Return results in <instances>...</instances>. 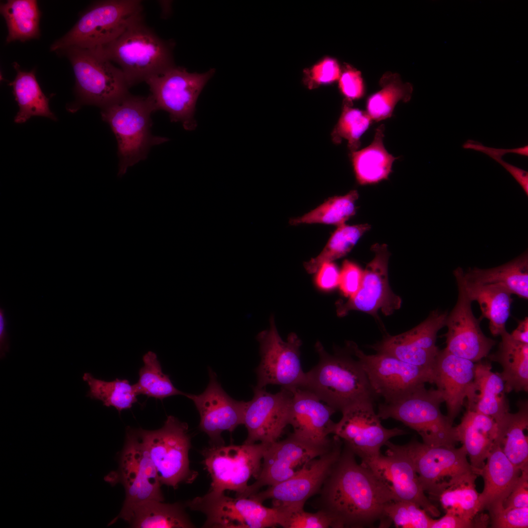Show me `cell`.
<instances>
[{
  "label": "cell",
  "mask_w": 528,
  "mask_h": 528,
  "mask_svg": "<svg viewBox=\"0 0 528 528\" xmlns=\"http://www.w3.org/2000/svg\"><path fill=\"white\" fill-rule=\"evenodd\" d=\"M491 526L495 528H527L528 507L504 508L489 511Z\"/></svg>",
  "instance_id": "7dc6e473"
},
{
  "label": "cell",
  "mask_w": 528,
  "mask_h": 528,
  "mask_svg": "<svg viewBox=\"0 0 528 528\" xmlns=\"http://www.w3.org/2000/svg\"><path fill=\"white\" fill-rule=\"evenodd\" d=\"M509 172L521 186L526 195H528V172L519 167L505 162L502 158L495 160Z\"/></svg>",
  "instance_id": "9f6ffc18"
},
{
  "label": "cell",
  "mask_w": 528,
  "mask_h": 528,
  "mask_svg": "<svg viewBox=\"0 0 528 528\" xmlns=\"http://www.w3.org/2000/svg\"><path fill=\"white\" fill-rule=\"evenodd\" d=\"M455 430L458 441L464 447L472 469L480 475L497 438V423L488 416L466 410Z\"/></svg>",
  "instance_id": "f1b7e54d"
},
{
  "label": "cell",
  "mask_w": 528,
  "mask_h": 528,
  "mask_svg": "<svg viewBox=\"0 0 528 528\" xmlns=\"http://www.w3.org/2000/svg\"><path fill=\"white\" fill-rule=\"evenodd\" d=\"M215 71L211 68L203 73H191L175 66L145 83L157 110L168 112L172 122H180L185 130L193 131L197 126L194 114L198 98Z\"/></svg>",
  "instance_id": "4fadbf2b"
},
{
  "label": "cell",
  "mask_w": 528,
  "mask_h": 528,
  "mask_svg": "<svg viewBox=\"0 0 528 528\" xmlns=\"http://www.w3.org/2000/svg\"><path fill=\"white\" fill-rule=\"evenodd\" d=\"M156 110L150 94L140 96L130 93L102 108V118L110 125L116 139L119 176L146 159L152 146L169 140L152 134L151 115Z\"/></svg>",
  "instance_id": "277c9868"
},
{
  "label": "cell",
  "mask_w": 528,
  "mask_h": 528,
  "mask_svg": "<svg viewBox=\"0 0 528 528\" xmlns=\"http://www.w3.org/2000/svg\"><path fill=\"white\" fill-rule=\"evenodd\" d=\"M318 494L314 506L330 517L333 528L372 526L382 519L386 505L397 500L345 445Z\"/></svg>",
  "instance_id": "6da1fadb"
},
{
  "label": "cell",
  "mask_w": 528,
  "mask_h": 528,
  "mask_svg": "<svg viewBox=\"0 0 528 528\" xmlns=\"http://www.w3.org/2000/svg\"><path fill=\"white\" fill-rule=\"evenodd\" d=\"M349 353L357 357L376 397L385 403L397 400L416 389L433 383V370L405 362L382 352L367 354L352 341H347Z\"/></svg>",
  "instance_id": "7c38bea8"
},
{
  "label": "cell",
  "mask_w": 528,
  "mask_h": 528,
  "mask_svg": "<svg viewBox=\"0 0 528 528\" xmlns=\"http://www.w3.org/2000/svg\"><path fill=\"white\" fill-rule=\"evenodd\" d=\"M441 393L422 386L395 401L381 403L377 415L380 419L393 418L415 430L423 443L432 446H455L458 441L455 427L440 406Z\"/></svg>",
  "instance_id": "8992f818"
},
{
  "label": "cell",
  "mask_w": 528,
  "mask_h": 528,
  "mask_svg": "<svg viewBox=\"0 0 528 528\" xmlns=\"http://www.w3.org/2000/svg\"><path fill=\"white\" fill-rule=\"evenodd\" d=\"M358 198L356 190L342 196L331 197L314 210L289 220L291 225L303 223H323L337 226L345 222L355 213V201Z\"/></svg>",
  "instance_id": "60d3db41"
},
{
  "label": "cell",
  "mask_w": 528,
  "mask_h": 528,
  "mask_svg": "<svg viewBox=\"0 0 528 528\" xmlns=\"http://www.w3.org/2000/svg\"><path fill=\"white\" fill-rule=\"evenodd\" d=\"M290 391L288 425L292 427V434L314 444H330L332 438L329 436L333 434L335 425L331 417L336 411L307 389Z\"/></svg>",
  "instance_id": "d4e9b609"
},
{
  "label": "cell",
  "mask_w": 528,
  "mask_h": 528,
  "mask_svg": "<svg viewBox=\"0 0 528 528\" xmlns=\"http://www.w3.org/2000/svg\"><path fill=\"white\" fill-rule=\"evenodd\" d=\"M347 100L331 137L336 144L341 143L343 139L347 140L348 148L353 152L360 147V138L369 128L372 120L366 111L352 108L350 101Z\"/></svg>",
  "instance_id": "ee69618b"
},
{
  "label": "cell",
  "mask_w": 528,
  "mask_h": 528,
  "mask_svg": "<svg viewBox=\"0 0 528 528\" xmlns=\"http://www.w3.org/2000/svg\"><path fill=\"white\" fill-rule=\"evenodd\" d=\"M473 520L463 518L454 513L446 514L438 519H434L430 528H474Z\"/></svg>",
  "instance_id": "11a10c76"
},
{
  "label": "cell",
  "mask_w": 528,
  "mask_h": 528,
  "mask_svg": "<svg viewBox=\"0 0 528 528\" xmlns=\"http://www.w3.org/2000/svg\"><path fill=\"white\" fill-rule=\"evenodd\" d=\"M341 73L338 62L334 59L326 58L312 67L310 78L313 85L328 84L339 80Z\"/></svg>",
  "instance_id": "f907efd6"
},
{
  "label": "cell",
  "mask_w": 528,
  "mask_h": 528,
  "mask_svg": "<svg viewBox=\"0 0 528 528\" xmlns=\"http://www.w3.org/2000/svg\"><path fill=\"white\" fill-rule=\"evenodd\" d=\"M65 50L73 67L81 104L102 109L129 93L121 69L96 51L75 47Z\"/></svg>",
  "instance_id": "30bf717a"
},
{
  "label": "cell",
  "mask_w": 528,
  "mask_h": 528,
  "mask_svg": "<svg viewBox=\"0 0 528 528\" xmlns=\"http://www.w3.org/2000/svg\"><path fill=\"white\" fill-rule=\"evenodd\" d=\"M381 88L367 101V113L372 121L379 122L392 116L397 103L408 102L412 96L411 84L403 83L396 73H386L380 79Z\"/></svg>",
  "instance_id": "74e56055"
},
{
  "label": "cell",
  "mask_w": 528,
  "mask_h": 528,
  "mask_svg": "<svg viewBox=\"0 0 528 528\" xmlns=\"http://www.w3.org/2000/svg\"><path fill=\"white\" fill-rule=\"evenodd\" d=\"M416 504L394 500L388 503L379 521V527L387 528L393 524L403 528H430L433 519Z\"/></svg>",
  "instance_id": "f6af8a7d"
},
{
  "label": "cell",
  "mask_w": 528,
  "mask_h": 528,
  "mask_svg": "<svg viewBox=\"0 0 528 528\" xmlns=\"http://www.w3.org/2000/svg\"><path fill=\"white\" fill-rule=\"evenodd\" d=\"M175 43L161 38L138 21L110 43L93 49L119 66L130 88L175 66Z\"/></svg>",
  "instance_id": "7a4b0ae2"
},
{
  "label": "cell",
  "mask_w": 528,
  "mask_h": 528,
  "mask_svg": "<svg viewBox=\"0 0 528 528\" xmlns=\"http://www.w3.org/2000/svg\"><path fill=\"white\" fill-rule=\"evenodd\" d=\"M253 393L244 409L243 424L247 437L244 443L270 444L278 440L288 425L291 392L281 388L272 394L256 386Z\"/></svg>",
  "instance_id": "7402d4cb"
},
{
  "label": "cell",
  "mask_w": 528,
  "mask_h": 528,
  "mask_svg": "<svg viewBox=\"0 0 528 528\" xmlns=\"http://www.w3.org/2000/svg\"><path fill=\"white\" fill-rule=\"evenodd\" d=\"M363 271L357 264L345 260L340 271L339 285L342 294L349 298L359 290L363 280Z\"/></svg>",
  "instance_id": "c3c4849f"
},
{
  "label": "cell",
  "mask_w": 528,
  "mask_h": 528,
  "mask_svg": "<svg viewBox=\"0 0 528 528\" xmlns=\"http://www.w3.org/2000/svg\"><path fill=\"white\" fill-rule=\"evenodd\" d=\"M144 19L139 0H108L95 2L71 29L51 46L52 51L70 47L93 49L112 41L134 22Z\"/></svg>",
  "instance_id": "5b68a950"
},
{
  "label": "cell",
  "mask_w": 528,
  "mask_h": 528,
  "mask_svg": "<svg viewBox=\"0 0 528 528\" xmlns=\"http://www.w3.org/2000/svg\"><path fill=\"white\" fill-rule=\"evenodd\" d=\"M209 382L199 395L185 394L194 402L200 418L199 428L209 437L210 445L224 444L221 433L233 432L243 424L246 402L231 397L223 390L215 373L208 369Z\"/></svg>",
  "instance_id": "44dd1931"
},
{
  "label": "cell",
  "mask_w": 528,
  "mask_h": 528,
  "mask_svg": "<svg viewBox=\"0 0 528 528\" xmlns=\"http://www.w3.org/2000/svg\"><path fill=\"white\" fill-rule=\"evenodd\" d=\"M516 413H507L498 424V441L508 460L521 471L528 470V440L524 431L528 426V400L518 402Z\"/></svg>",
  "instance_id": "836d02e7"
},
{
  "label": "cell",
  "mask_w": 528,
  "mask_h": 528,
  "mask_svg": "<svg viewBox=\"0 0 528 528\" xmlns=\"http://www.w3.org/2000/svg\"><path fill=\"white\" fill-rule=\"evenodd\" d=\"M374 259L363 271L361 287L357 293L345 303L337 305L338 316H343L352 310H359L375 317L381 310L386 315L392 314L401 305V298L389 285L388 265L390 253L385 244L372 246Z\"/></svg>",
  "instance_id": "d6986e66"
},
{
  "label": "cell",
  "mask_w": 528,
  "mask_h": 528,
  "mask_svg": "<svg viewBox=\"0 0 528 528\" xmlns=\"http://www.w3.org/2000/svg\"><path fill=\"white\" fill-rule=\"evenodd\" d=\"M462 271L459 267L453 271L456 281L462 284L469 299L479 304L482 318H485L489 321L491 333L494 336L500 335L506 330V324L513 302L512 294L499 286L468 281L464 278Z\"/></svg>",
  "instance_id": "f546056e"
},
{
  "label": "cell",
  "mask_w": 528,
  "mask_h": 528,
  "mask_svg": "<svg viewBox=\"0 0 528 528\" xmlns=\"http://www.w3.org/2000/svg\"><path fill=\"white\" fill-rule=\"evenodd\" d=\"M384 125L375 130L374 139L367 147L352 152L351 159L358 182L373 184L388 178L396 159L386 150L383 142Z\"/></svg>",
  "instance_id": "e575fe53"
},
{
  "label": "cell",
  "mask_w": 528,
  "mask_h": 528,
  "mask_svg": "<svg viewBox=\"0 0 528 528\" xmlns=\"http://www.w3.org/2000/svg\"><path fill=\"white\" fill-rule=\"evenodd\" d=\"M284 508V528H333L331 519L322 510H318L315 513H310L305 511L304 508Z\"/></svg>",
  "instance_id": "bcb514c9"
},
{
  "label": "cell",
  "mask_w": 528,
  "mask_h": 528,
  "mask_svg": "<svg viewBox=\"0 0 528 528\" xmlns=\"http://www.w3.org/2000/svg\"><path fill=\"white\" fill-rule=\"evenodd\" d=\"M464 278L469 282L503 287L512 294L528 298V255L527 251L503 265L488 269L477 267L462 269Z\"/></svg>",
  "instance_id": "d6a6232c"
},
{
  "label": "cell",
  "mask_w": 528,
  "mask_h": 528,
  "mask_svg": "<svg viewBox=\"0 0 528 528\" xmlns=\"http://www.w3.org/2000/svg\"><path fill=\"white\" fill-rule=\"evenodd\" d=\"M268 444L210 445L204 449L203 463L212 481L209 490L219 493L230 490L236 492V497H241L249 479L258 477Z\"/></svg>",
  "instance_id": "8fae6325"
},
{
  "label": "cell",
  "mask_w": 528,
  "mask_h": 528,
  "mask_svg": "<svg viewBox=\"0 0 528 528\" xmlns=\"http://www.w3.org/2000/svg\"><path fill=\"white\" fill-rule=\"evenodd\" d=\"M7 322L3 308L0 309V357H3L9 351L8 335L7 331Z\"/></svg>",
  "instance_id": "6f0895ef"
},
{
  "label": "cell",
  "mask_w": 528,
  "mask_h": 528,
  "mask_svg": "<svg viewBox=\"0 0 528 528\" xmlns=\"http://www.w3.org/2000/svg\"><path fill=\"white\" fill-rule=\"evenodd\" d=\"M119 519L128 522L136 528H190L195 527L183 506L178 503H164L150 500L127 508H122L119 514L108 525Z\"/></svg>",
  "instance_id": "4dcf8cb0"
},
{
  "label": "cell",
  "mask_w": 528,
  "mask_h": 528,
  "mask_svg": "<svg viewBox=\"0 0 528 528\" xmlns=\"http://www.w3.org/2000/svg\"><path fill=\"white\" fill-rule=\"evenodd\" d=\"M464 149H470L484 153L495 160L496 159L502 158V156L507 153L517 154L526 156H528V146L513 149H497L492 147H486L481 143L477 141L468 139L463 145Z\"/></svg>",
  "instance_id": "db71d44e"
},
{
  "label": "cell",
  "mask_w": 528,
  "mask_h": 528,
  "mask_svg": "<svg viewBox=\"0 0 528 528\" xmlns=\"http://www.w3.org/2000/svg\"><path fill=\"white\" fill-rule=\"evenodd\" d=\"M504 508L528 507V470L522 471L512 491L505 500Z\"/></svg>",
  "instance_id": "816d5d0a"
},
{
  "label": "cell",
  "mask_w": 528,
  "mask_h": 528,
  "mask_svg": "<svg viewBox=\"0 0 528 528\" xmlns=\"http://www.w3.org/2000/svg\"><path fill=\"white\" fill-rule=\"evenodd\" d=\"M144 365L139 371V379L134 385L138 395L162 399L185 393L176 389L164 374L155 353L149 352L143 357Z\"/></svg>",
  "instance_id": "7bdbcfd3"
},
{
  "label": "cell",
  "mask_w": 528,
  "mask_h": 528,
  "mask_svg": "<svg viewBox=\"0 0 528 528\" xmlns=\"http://www.w3.org/2000/svg\"><path fill=\"white\" fill-rule=\"evenodd\" d=\"M257 339L261 361L256 369V386L265 388L269 384L278 385L289 391L303 388L306 376L300 361L302 342L298 336L291 333L287 340L284 341L272 315L269 329L258 333Z\"/></svg>",
  "instance_id": "5bb4252c"
},
{
  "label": "cell",
  "mask_w": 528,
  "mask_h": 528,
  "mask_svg": "<svg viewBox=\"0 0 528 528\" xmlns=\"http://www.w3.org/2000/svg\"><path fill=\"white\" fill-rule=\"evenodd\" d=\"M500 335L498 350L488 357L502 367L503 371L498 374L504 381L505 392H528V344L515 340L506 330Z\"/></svg>",
  "instance_id": "1f68e13d"
},
{
  "label": "cell",
  "mask_w": 528,
  "mask_h": 528,
  "mask_svg": "<svg viewBox=\"0 0 528 528\" xmlns=\"http://www.w3.org/2000/svg\"><path fill=\"white\" fill-rule=\"evenodd\" d=\"M515 340L528 344V317L518 322L517 328L510 333Z\"/></svg>",
  "instance_id": "680465c9"
},
{
  "label": "cell",
  "mask_w": 528,
  "mask_h": 528,
  "mask_svg": "<svg viewBox=\"0 0 528 528\" xmlns=\"http://www.w3.org/2000/svg\"><path fill=\"white\" fill-rule=\"evenodd\" d=\"M369 468L392 492L397 500L414 503L433 517L440 512L425 495L411 461L400 453L387 449L361 463Z\"/></svg>",
  "instance_id": "cb8c5ba5"
},
{
  "label": "cell",
  "mask_w": 528,
  "mask_h": 528,
  "mask_svg": "<svg viewBox=\"0 0 528 528\" xmlns=\"http://www.w3.org/2000/svg\"><path fill=\"white\" fill-rule=\"evenodd\" d=\"M342 413L341 419L335 423L333 434L361 459V463L381 454V448L391 438L407 433L397 427H383L372 401L356 403Z\"/></svg>",
  "instance_id": "2e32d148"
},
{
  "label": "cell",
  "mask_w": 528,
  "mask_h": 528,
  "mask_svg": "<svg viewBox=\"0 0 528 528\" xmlns=\"http://www.w3.org/2000/svg\"><path fill=\"white\" fill-rule=\"evenodd\" d=\"M83 379L89 388L87 396L100 400L104 405L112 406L119 412L131 408L137 401L138 395L134 386L128 380L116 379L106 381L96 378L88 373L84 374Z\"/></svg>",
  "instance_id": "ab89813d"
},
{
  "label": "cell",
  "mask_w": 528,
  "mask_h": 528,
  "mask_svg": "<svg viewBox=\"0 0 528 528\" xmlns=\"http://www.w3.org/2000/svg\"><path fill=\"white\" fill-rule=\"evenodd\" d=\"M338 80L339 88L347 100L358 99L363 96L365 87L360 71L348 66L341 72Z\"/></svg>",
  "instance_id": "681fc988"
},
{
  "label": "cell",
  "mask_w": 528,
  "mask_h": 528,
  "mask_svg": "<svg viewBox=\"0 0 528 528\" xmlns=\"http://www.w3.org/2000/svg\"><path fill=\"white\" fill-rule=\"evenodd\" d=\"M385 445L387 449L402 454L411 461L424 492L435 499L443 489L475 473L462 445L460 448L432 446L416 440L404 445L388 441Z\"/></svg>",
  "instance_id": "52a82bcc"
},
{
  "label": "cell",
  "mask_w": 528,
  "mask_h": 528,
  "mask_svg": "<svg viewBox=\"0 0 528 528\" xmlns=\"http://www.w3.org/2000/svg\"><path fill=\"white\" fill-rule=\"evenodd\" d=\"M156 470L161 484L176 488L181 483H191L198 475L191 470L188 453L191 439L187 423L167 417L163 426L155 430L137 429Z\"/></svg>",
  "instance_id": "ba28073f"
},
{
  "label": "cell",
  "mask_w": 528,
  "mask_h": 528,
  "mask_svg": "<svg viewBox=\"0 0 528 528\" xmlns=\"http://www.w3.org/2000/svg\"><path fill=\"white\" fill-rule=\"evenodd\" d=\"M370 228L368 224L338 226L322 252L316 257L304 263L306 270L308 273H315L323 264L344 256Z\"/></svg>",
  "instance_id": "b9f144b4"
},
{
  "label": "cell",
  "mask_w": 528,
  "mask_h": 528,
  "mask_svg": "<svg viewBox=\"0 0 528 528\" xmlns=\"http://www.w3.org/2000/svg\"><path fill=\"white\" fill-rule=\"evenodd\" d=\"M447 314L446 312L434 310L411 330L396 335H388L371 347L377 352L387 353L407 363L433 370L440 351L436 346L437 335L445 326Z\"/></svg>",
  "instance_id": "ffe728a7"
},
{
  "label": "cell",
  "mask_w": 528,
  "mask_h": 528,
  "mask_svg": "<svg viewBox=\"0 0 528 528\" xmlns=\"http://www.w3.org/2000/svg\"><path fill=\"white\" fill-rule=\"evenodd\" d=\"M8 35L6 42H25L40 36L41 12L34 0H9L0 4Z\"/></svg>",
  "instance_id": "8d00e7d4"
},
{
  "label": "cell",
  "mask_w": 528,
  "mask_h": 528,
  "mask_svg": "<svg viewBox=\"0 0 528 528\" xmlns=\"http://www.w3.org/2000/svg\"><path fill=\"white\" fill-rule=\"evenodd\" d=\"M456 282L458 299L447 316L445 326L447 331L444 335L446 344L445 349L457 356L477 362L488 355L496 342L484 334L480 326L481 320L473 314L472 302L462 284Z\"/></svg>",
  "instance_id": "603a6c76"
},
{
  "label": "cell",
  "mask_w": 528,
  "mask_h": 528,
  "mask_svg": "<svg viewBox=\"0 0 528 528\" xmlns=\"http://www.w3.org/2000/svg\"><path fill=\"white\" fill-rule=\"evenodd\" d=\"M104 480L111 484L120 483L123 485L122 508L150 500H164L156 470L137 429H128L118 470L110 472Z\"/></svg>",
  "instance_id": "9a60e30c"
},
{
  "label": "cell",
  "mask_w": 528,
  "mask_h": 528,
  "mask_svg": "<svg viewBox=\"0 0 528 528\" xmlns=\"http://www.w3.org/2000/svg\"><path fill=\"white\" fill-rule=\"evenodd\" d=\"M491 368L488 362L476 363L474 378L466 397V410L488 416L498 425L509 412V407L504 381Z\"/></svg>",
  "instance_id": "83f0119b"
},
{
  "label": "cell",
  "mask_w": 528,
  "mask_h": 528,
  "mask_svg": "<svg viewBox=\"0 0 528 528\" xmlns=\"http://www.w3.org/2000/svg\"><path fill=\"white\" fill-rule=\"evenodd\" d=\"M186 505L206 516L203 528H283L285 522L283 507H267L254 499L232 498L225 495L224 492L209 490L205 495L188 501Z\"/></svg>",
  "instance_id": "9c48e42d"
},
{
  "label": "cell",
  "mask_w": 528,
  "mask_h": 528,
  "mask_svg": "<svg viewBox=\"0 0 528 528\" xmlns=\"http://www.w3.org/2000/svg\"><path fill=\"white\" fill-rule=\"evenodd\" d=\"M486 460L480 473L484 487L479 493V501L481 511L489 512L503 506L521 471L508 460L495 440Z\"/></svg>",
  "instance_id": "4316f807"
},
{
  "label": "cell",
  "mask_w": 528,
  "mask_h": 528,
  "mask_svg": "<svg viewBox=\"0 0 528 528\" xmlns=\"http://www.w3.org/2000/svg\"><path fill=\"white\" fill-rule=\"evenodd\" d=\"M333 442V437L329 445H316L291 433L282 440L269 444L264 454L258 477L248 485L241 498H248L262 487L273 485L292 478L312 460L327 452Z\"/></svg>",
  "instance_id": "e0dca14e"
},
{
  "label": "cell",
  "mask_w": 528,
  "mask_h": 528,
  "mask_svg": "<svg viewBox=\"0 0 528 528\" xmlns=\"http://www.w3.org/2000/svg\"><path fill=\"white\" fill-rule=\"evenodd\" d=\"M317 272L315 282L319 288L330 290L338 286L340 272L332 262L323 264Z\"/></svg>",
  "instance_id": "f5cc1de1"
},
{
  "label": "cell",
  "mask_w": 528,
  "mask_h": 528,
  "mask_svg": "<svg viewBox=\"0 0 528 528\" xmlns=\"http://www.w3.org/2000/svg\"><path fill=\"white\" fill-rule=\"evenodd\" d=\"M476 363L445 349L440 350L437 355L433 369V383L442 395L447 407V417L452 423L473 381Z\"/></svg>",
  "instance_id": "484cf974"
},
{
  "label": "cell",
  "mask_w": 528,
  "mask_h": 528,
  "mask_svg": "<svg viewBox=\"0 0 528 528\" xmlns=\"http://www.w3.org/2000/svg\"><path fill=\"white\" fill-rule=\"evenodd\" d=\"M315 348L318 364L306 373L303 388L313 393L322 401L341 412L363 401L376 397L359 361L341 353L331 355L317 341Z\"/></svg>",
  "instance_id": "3957f363"
},
{
  "label": "cell",
  "mask_w": 528,
  "mask_h": 528,
  "mask_svg": "<svg viewBox=\"0 0 528 528\" xmlns=\"http://www.w3.org/2000/svg\"><path fill=\"white\" fill-rule=\"evenodd\" d=\"M13 66L17 74L9 85L13 88V93L19 107L14 122L23 123L35 116L56 120V116L49 108V99L44 94L36 80L35 71H22L17 63H14Z\"/></svg>",
  "instance_id": "d590c367"
},
{
  "label": "cell",
  "mask_w": 528,
  "mask_h": 528,
  "mask_svg": "<svg viewBox=\"0 0 528 528\" xmlns=\"http://www.w3.org/2000/svg\"><path fill=\"white\" fill-rule=\"evenodd\" d=\"M474 473L443 489L435 499L438 500L445 512L473 520L481 511L479 493L476 489Z\"/></svg>",
  "instance_id": "f35d334b"
},
{
  "label": "cell",
  "mask_w": 528,
  "mask_h": 528,
  "mask_svg": "<svg viewBox=\"0 0 528 528\" xmlns=\"http://www.w3.org/2000/svg\"><path fill=\"white\" fill-rule=\"evenodd\" d=\"M342 448V440L334 435L331 447L312 460L296 475L249 497L262 503L271 500L273 506L304 508L309 498L320 492Z\"/></svg>",
  "instance_id": "ac0fdd59"
}]
</instances>
